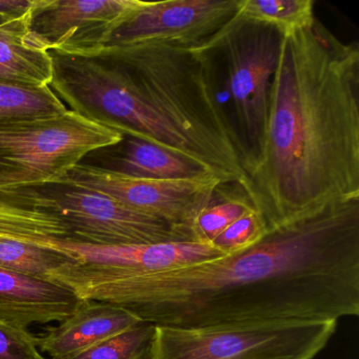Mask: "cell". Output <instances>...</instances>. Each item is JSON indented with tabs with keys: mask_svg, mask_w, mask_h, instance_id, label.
Here are the masks:
<instances>
[{
	"mask_svg": "<svg viewBox=\"0 0 359 359\" xmlns=\"http://www.w3.org/2000/svg\"><path fill=\"white\" fill-rule=\"evenodd\" d=\"M54 279L161 327L358 316L359 198L325 203L217 259L125 276L60 270Z\"/></svg>",
	"mask_w": 359,
	"mask_h": 359,
	"instance_id": "cell-1",
	"label": "cell"
},
{
	"mask_svg": "<svg viewBox=\"0 0 359 359\" xmlns=\"http://www.w3.org/2000/svg\"><path fill=\"white\" fill-rule=\"evenodd\" d=\"M67 111L51 87L34 89L0 83V118L50 116Z\"/></svg>",
	"mask_w": 359,
	"mask_h": 359,
	"instance_id": "cell-20",
	"label": "cell"
},
{
	"mask_svg": "<svg viewBox=\"0 0 359 359\" xmlns=\"http://www.w3.org/2000/svg\"><path fill=\"white\" fill-rule=\"evenodd\" d=\"M142 0H33L29 30L41 48L91 58Z\"/></svg>",
	"mask_w": 359,
	"mask_h": 359,
	"instance_id": "cell-10",
	"label": "cell"
},
{
	"mask_svg": "<svg viewBox=\"0 0 359 359\" xmlns=\"http://www.w3.org/2000/svg\"><path fill=\"white\" fill-rule=\"evenodd\" d=\"M33 0H0V14L10 18H20L30 11Z\"/></svg>",
	"mask_w": 359,
	"mask_h": 359,
	"instance_id": "cell-25",
	"label": "cell"
},
{
	"mask_svg": "<svg viewBox=\"0 0 359 359\" xmlns=\"http://www.w3.org/2000/svg\"><path fill=\"white\" fill-rule=\"evenodd\" d=\"M69 260L70 257L51 248L0 239V269L4 270L50 279L52 273Z\"/></svg>",
	"mask_w": 359,
	"mask_h": 359,
	"instance_id": "cell-19",
	"label": "cell"
},
{
	"mask_svg": "<svg viewBox=\"0 0 359 359\" xmlns=\"http://www.w3.org/2000/svg\"><path fill=\"white\" fill-rule=\"evenodd\" d=\"M142 321L121 306L85 300L68 318L36 336L37 346L48 358L68 359Z\"/></svg>",
	"mask_w": 359,
	"mask_h": 359,
	"instance_id": "cell-14",
	"label": "cell"
},
{
	"mask_svg": "<svg viewBox=\"0 0 359 359\" xmlns=\"http://www.w3.org/2000/svg\"><path fill=\"white\" fill-rule=\"evenodd\" d=\"M266 232V222L258 212L252 210L230 224L211 245L224 256L233 255L255 245Z\"/></svg>",
	"mask_w": 359,
	"mask_h": 359,
	"instance_id": "cell-23",
	"label": "cell"
},
{
	"mask_svg": "<svg viewBox=\"0 0 359 359\" xmlns=\"http://www.w3.org/2000/svg\"><path fill=\"white\" fill-rule=\"evenodd\" d=\"M155 325L146 321L68 359H152Z\"/></svg>",
	"mask_w": 359,
	"mask_h": 359,
	"instance_id": "cell-21",
	"label": "cell"
},
{
	"mask_svg": "<svg viewBox=\"0 0 359 359\" xmlns=\"http://www.w3.org/2000/svg\"><path fill=\"white\" fill-rule=\"evenodd\" d=\"M253 209L245 198H224L217 203H210L197 215L191 226L193 241L210 243L222 234L235 220Z\"/></svg>",
	"mask_w": 359,
	"mask_h": 359,
	"instance_id": "cell-22",
	"label": "cell"
},
{
	"mask_svg": "<svg viewBox=\"0 0 359 359\" xmlns=\"http://www.w3.org/2000/svg\"><path fill=\"white\" fill-rule=\"evenodd\" d=\"M116 171L149 180H184L209 173L180 155L135 137L127 140Z\"/></svg>",
	"mask_w": 359,
	"mask_h": 359,
	"instance_id": "cell-17",
	"label": "cell"
},
{
	"mask_svg": "<svg viewBox=\"0 0 359 359\" xmlns=\"http://www.w3.org/2000/svg\"><path fill=\"white\" fill-rule=\"evenodd\" d=\"M93 57L106 58L125 70L155 108L212 157L224 184L241 182V153L218 100L211 49L142 43L104 47Z\"/></svg>",
	"mask_w": 359,
	"mask_h": 359,
	"instance_id": "cell-3",
	"label": "cell"
},
{
	"mask_svg": "<svg viewBox=\"0 0 359 359\" xmlns=\"http://www.w3.org/2000/svg\"><path fill=\"white\" fill-rule=\"evenodd\" d=\"M241 0L142 1L111 34L109 46L165 43L198 47L238 14Z\"/></svg>",
	"mask_w": 359,
	"mask_h": 359,
	"instance_id": "cell-11",
	"label": "cell"
},
{
	"mask_svg": "<svg viewBox=\"0 0 359 359\" xmlns=\"http://www.w3.org/2000/svg\"><path fill=\"white\" fill-rule=\"evenodd\" d=\"M123 138L69 109L50 116L0 118V190L55 186L88 154Z\"/></svg>",
	"mask_w": 359,
	"mask_h": 359,
	"instance_id": "cell-5",
	"label": "cell"
},
{
	"mask_svg": "<svg viewBox=\"0 0 359 359\" xmlns=\"http://www.w3.org/2000/svg\"><path fill=\"white\" fill-rule=\"evenodd\" d=\"M85 300L70 287L0 269V321L20 329L60 323Z\"/></svg>",
	"mask_w": 359,
	"mask_h": 359,
	"instance_id": "cell-13",
	"label": "cell"
},
{
	"mask_svg": "<svg viewBox=\"0 0 359 359\" xmlns=\"http://www.w3.org/2000/svg\"><path fill=\"white\" fill-rule=\"evenodd\" d=\"M238 18L275 27L283 36L316 22L313 0H241Z\"/></svg>",
	"mask_w": 359,
	"mask_h": 359,
	"instance_id": "cell-18",
	"label": "cell"
},
{
	"mask_svg": "<svg viewBox=\"0 0 359 359\" xmlns=\"http://www.w3.org/2000/svg\"><path fill=\"white\" fill-rule=\"evenodd\" d=\"M222 184L211 173L184 180H149L79 163L55 186L106 195L131 209L163 220L194 241L191 232L193 222L213 203Z\"/></svg>",
	"mask_w": 359,
	"mask_h": 359,
	"instance_id": "cell-8",
	"label": "cell"
},
{
	"mask_svg": "<svg viewBox=\"0 0 359 359\" xmlns=\"http://www.w3.org/2000/svg\"><path fill=\"white\" fill-rule=\"evenodd\" d=\"M37 359H50V358H48V357L43 356V354H41V355H39V357H37Z\"/></svg>",
	"mask_w": 359,
	"mask_h": 359,
	"instance_id": "cell-27",
	"label": "cell"
},
{
	"mask_svg": "<svg viewBox=\"0 0 359 359\" xmlns=\"http://www.w3.org/2000/svg\"><path fill=\"white\" fill-rule=\"evenodd\" d=\"M52 210L70 231V241L95 245L192 241L184 233L100 193L67 186L43 187Z\"/></svg>",
	"mask_w": 359,
	"mask_h": 359,
	"instance_id": "cell-9",
	"label": "cell"
},
{
	"mask_svg": "<svg viewBox=\"0 0 359 359\" xmlns=\"http://www.w3.org/2000/svg\"><path fill=\"white\" fill-rule=\"evenodd\" d=\"M336 329L337 320L155 325L152 359H314Z\"/></svg>",
	"mask_w": 359,
	"mask_h": 359,
	"instance_id": "cell-7",
	"label": "cell"
},
{
	"mask_svg": "<svg viewBox=\"0 0 359 359\" xmlns=\"http://www.w3.org/2000/svg\"><path fill=\"white\" fill-rule=\"evenodd\" d=\"M10 20H13V18H10L8 16L3 15V14H0V25L7 22Z\"/></svg>",
	"mask_w": 359,
	"mask_h": 359,
	"instance_id": "cell-26",
	"label": "cell"
},
{
	"mask_svg": "<svg viewBox=\"0 0 359 359\" xmlns=\"http://www.w3.org/2000/svg\"><path fill=\"white\" fill-rule=\"evenodd\" d=\"M48 248L70 257L64 268L102 276L147 274L217 259L224 254L210 243L197 241L152 245H95L74 241H54Z\"/></svg>",
	"mask_w": 359,
	"mask_h": 359,
	"instance_id": "cell-12",
	"label": "cell"
},
{
	"mask_svg": "<svg viewBox=\"0 0 359 359\" xmlns=\"http://www.w3.org/2000/svg\"><path fill=\"white\" fill-rule=\"evenodd\" d=\"M51 53V89L73 112L129 137L156 144L198 165L222 180L212 157L172 123L121 67L102 57Z\"/></svg>",
	"mask_w": 359,
	"mask_h": 359,
	"instance_id": "cell-4",
	"label": "cell"
},
{
	"mask_svg": "<svg viewBox=\"0 0 359 359\" xmlns=\"http://www.w3.org/2000/svg\"><path fill=\"white\" fill-rule=\"evenodd\" d=\"M51 53L29 30V12L0 25V83L20 87H50L53 81Z\"/></svg>",
	"mask_w": 359,
	"mask_h": 359,
	"instance_id": "cell-16",
	"label": "cell"
},
{
	"mask_svg": "<svg viewBox=\"0 0 359 359\" xmlns=\"http://www.w3.org/2000/svg\"><path fill=\"white\" fill-rule=\"evenodd\" d=\"M70 238L68 226L52 211L45 188L0 190V239L48 247Z\"/></svg>",
	"mask_w": 359,
	"mask_h": 359,
	"instance_id": "cell-15",
	"label": "cell"
},
{
	"mask_svg": "<svg viewBox=\"0 0 359 359\" xmlns=\"http://www.w3.org/2000/svg\"><path fill=\"white\" fill-rule=\"evenodd\" d=\"M281 39L275 27L236 16L205 43L224 60V89L243 172L257 161L264 146L269 91Z\"/></svg>",
	"mask_w": 359,
	"mask_h": 359,
	"instance_id": "cell-6",
	"label": "cell"
},
{
	"mask_svg": "<svg viewBox=\"0 0 359 359\" xmlns=\"http://www.w3.org/2000/svg\"><path fill=\"white\" fill-rule=\"evenodd\" d=\"M37 337L29 330L0 321V359H37Z\"/></svg>",
	"mask_w": 359,
	"mask_h": 359,
	"instance_id": "cell-24",
	"label": "cell"
},
{
	"mask_svg": "<svg viewBox=\"0 0 359 359\" xmlns=\"http://www.w3.org/2000/svg\"><path fill=\"white\" fill-rule=\"evenodd\" d=\"M268 230L359 198V48L318 20L283 36L257 161L238 182Z\"/></svg>",
	"mask_w": 359,
	"mask_h": 359,
	"instance_id": "cell-2",
	"label": "cell"
}]
</instances>
